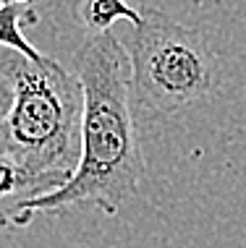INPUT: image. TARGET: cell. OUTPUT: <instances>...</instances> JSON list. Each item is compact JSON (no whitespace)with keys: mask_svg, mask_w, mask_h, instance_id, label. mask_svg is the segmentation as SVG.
I'll use <instances>...</instances> for the list:
<instances>
[{"mask_svg":"<svg viewBox=\"0 0 246 248\" xmlns=\"http://www.w3.org/2000/svg\"><path fill=\"white\" fill-rule=\"evenodd\" d=\"M74 71L84 86L79 165L63 188L29 201L13 219L16 227L29 225L34 214H58L79 204L113 217L144 178L126 45L113 31L89 34L74 55Z\"/></svg>","mask_w":246,"mask_h":248,"instance_id":"1","label":"cell"},{"mask_svg":"<svg viewBox=\"0 0 246 248\" xmlns=\"http://www.w3.org/2000/svg\"><path fill=\"white\" fill-rule=\"evenodd\" d=\"M0 71L13 86L0 154L34 172L71 178L82 154L84 86L58 60H29L0 47Z\"/></svg>","mask_w":246,"mask_h":248,"instance_id":"2","label":"cell"},{"mask_svg":"<svg viewBox=\"0 0 246 248\" xmlns=\"http://www.w3.org/2000/svg\"><path fill=\"white\" fill-rule=\"evenodd\" d=\"M126 50L136 123L176 115L207 99L220 84V63L202 31L157 8H144Z\"/></svg>","mask_w":246,"mask_h":248,"instance_id":"3","label":"cell"},{"mask_svg":"<svg viewBox=\"0 0 246 248\" xmlns=\"http://www.w3.org/2000/svg\"><path fill=\"white\" fill-rule=\"evenodd\" d=\"M68 183L66 175H52V172H34L13 157L0 154V217L13 225L16 214L24 209L29 201H34L45 193H52Z\"/></svg>","mask_w":246,"mask_h":248,"instance_id":"4","label":"cell"},{"mask_svg":"<svg viewBox=\"0 0 246 248\" xmlns=\"http://www.w3.org/2000/svg\"><path fill=\"white\" fill-rule=\"evenodd\" d=\"M74 16L89 34H105L121 18L136 26L142 21L144 11L134 8L129 0H76Z\"/></svg>","mask_w":246,"mask_h":248,"instance_id":"5","label":"cell"},{"mask_svg":"<svg viewBox=\"0 0 246 248\" xmlns=\"http://www.w3.org/2000/svg\"><path fill=\"white\" fill-rule=\"evenodd\" d=\"M37 21V13L24 3H0V47H8L21 52L29 60H42L45 55L24 37L21 21Z\"/></svg>","mask_w":246,"mask_h":248,"instance_id":"6","label":"cell"},{"mask_svg":"<svg viewBox=\"0 0 246 248\" xmlns=\"http://www.w3.org/2000/svg\"><path fill=\"white\" fill-rule=\"evenodd\" d=\"M11 105H13V86L5 78V73L0 71V144H3V131H5V120H8Z\"/></svg>","mask_w":246,"mask_h":248,"instance_id":"7","label":"cell"},{"mask_svg":"<svg viewBox=\"0 0 246 248\" xmlns=\"http://www.w3.org/2000/svg\"><path fill=\"white\" fill-rule=\"evenodd\" d=\"M0 3H24V5H29V3H34V0H0Z\"/></svg>","mask_w":246,"mask_h":248,"instance_id":"8","label":"cell"},{"mask_svg":"<svg viewBox=\"0 0 246 248\" xmlns=\"http://www.w3.org/2000/svg\"><path fill=\"white\" fill-rule=\"evenodd\" d=\"M5 227H11V222H8V219H3V217H0V232H3Z\"/></svg>","mask_w":246,"mask_h":248,"instance_id":"9","label":"cell"}]
</instances>
